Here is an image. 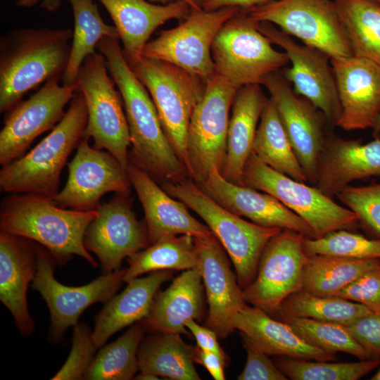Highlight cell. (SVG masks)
Instances as JSON below:
<instances>
[{
  "label": "cell",
  "mask_w": 380,
  "mask_h": 380,
  "mask_svg": "<svg viewBox=\"0 0 380 380\" xmlns=\"http://www.w3.org/2000/svg\"><path fill=\"white\" fill-rule=\"evenodd\" d=\"M118 40L104 37L96 49L106 61L125 108L129 161L163 183L186 179L187 170L169 142L151 95L129 66Z\"/></svg>",
  "instance_id": "cell-1"
},
{
  "label": "cell",
  "mask_w": 380,
  "mask_h": 380,
  "mask_svg": "<svg viewBox=\"0 0 380 380\" xmlns=\"http://www.w3.org/2000/svg\"><path fill=\"white\" fill-rule=\"evenodd\" d=\"M72 34L70 29H22L1 37V113L9 111L41 83L63 76Z\"/></svg>",
  "instance_id": "cell-2"
},
{
  "label": "cell",
  "mask_w": 380,
  "mask_h": 380,
  "mask_svg": "<svg viewBox=\"0 0 380 380\" xmlns=\"http://www.w3.org/2000/svg\"><path fill=\"white\" fill-rule=\"evenodd\" d=\"M96 215L97 210H75L40 196L12 194L1 202L0 227L37 242L49 251L57 265H63L77 255L96 267L98 262L84 243L85 232Z\"/></svg>",
  "instance_id": "cell-3"
},
{
  "label": "cell",
  "mask_w": 380,
  "mask_h": 380,
  "mask_svg": "<svg viewBox=\"0 0 380 380\" xmlns=\"http://www.w3.org/2000/svg\"><path fill=\"white\" fill-rule=\"evenodd\" d=\"M87 119L85 100L77 89L51 132L27 154L2 166L1 191L53 200L59 191L61 173L69 156L84 137Z\"/></svg>",
  "instance_id": "cell-4"
},
{
  "label": "cell",
  "mask_w": 380,
  "mask_h": 380,
  "mask_svg": "<svg viewBox=\"0 0 380 380\" xmlns=\"http://www.w3.org/2000/svg\"><path fill=\"white\" fill-rule=\"evenodd\" d=\"M162 188L200 216L229 255L243 290L255 279L262 251L282 229L248 222L227 210L193 180L167 182Z\"/></svg>",
  "instance_id": "cell-5"
},
{
  "label": "cell",
  "mask_w": 380,
  "mask_h": 380,
  "mask_svg": "<svg viewBox=\"0 0 380 380\" xmlns=\"http://www.w3.org/2000/svg\"><path fill=\"white\" fill-rule=\"evenodd\" d=\"M260 22L241 10L215 35L211 53L215 72L236 88L260 84L269 74L289 63L285 52L276 50L258 28Z\"/></svg>",
  "instance_id": "cell-6"
},
{
  "label": "cell",
  "mask_w": 380,
  "mask_h": 380,
  "mask_svg": "<svg viewBox=\"0 0 380 380\" xmlns=\"http://www.w3.org/2000/svg\"><path fill=\"white\" fill-rule=\"evenodd\" d=\"M128 63L149 92L164 132L187 170L188 127L193 110L203 94L205 81L157 59L141 57Z\"/></svg>",
  "instance_id": "cell-7"
},
{
  "label": "cell",
  "mask_w": 380,
  "mask_h": 380,
  "mask_svg": "<svg viewBox=\"0 0 380 380\" xmlns=\"http://www.w3.org/2000/svg\"><path fill=\"white\" fill-rule=\"evenodd\" d=\"M108 70L105 58L96 52L87 56L79 69L78 91L84 98L88 115L84 137L91 138L95 148L106 149L127 170L129 126L121 95L115 90V83Z\"/></svg>",
  "instance_id": "cell-8"
},
{
  "label": "cell",
  "mask_w": 380,
  "mask_h": 380,
  "mask_svg": "<svg viewBox=\"0 0 380 380\" xmlns=\"http://www.w3.org/2000/svg\"><path fill=\"white\" fill-rule=\"evenodd\" d=\"M244 186L272 195L305 220L317 238L331 232L354 228L356 213L320 191L270 167L252 153L244 166Z\"/></svg>",
  "instance_id": "cell-9"
},
{
  "label": "cell",
  "mask_w": 380,
  "mask_h": 380,
  "mask_svg": "<svg viewBox=\"0 0 380 380\" xmlns=\"http://www.w3.org/2000/svg\"><path fill=\"white\" fill-rule=\"evenodd\" d=\"M237 89L216 72L205 81L203 94L193 110L187 132V171L197 184L207 179L214 167L221 172L229 111Z\"/></svg>",
  "instance_id": "cell-10"
},
{
  "label": "cell",
  "mask_w": 380,
  "mask_h": 380,
  "mask_svg": "<svg viewBox=\"0 0 380 380\" xmlns=\"http://www.w3.org/2000/svg\"><path fill=\"white\" fill-rule=\"evenodd\" d=\"M245 11L331 59L353 56L333 0H273Z\"/></svg>",
  "instance_id": "cell-11"
},
{
  "label": "cell",
  "mask_w": 380,
  "mask_h": 380,
  "mask_svg": "<svg viewBox=\"0 0 380 380\" xmlns=\"http://www.w3.org/2000/svg\"><path fill=\"white\" fill-rule=\"evenodd\" d=\"M241 9L191 10L177 27L161 32L144 46L141 57L175 65L203 81L215 72L211 47L223 25Z\"/></svg>",
  "instance_id": "cell-12"
},
{
  "label": "cell",
  "mask_w": 380,
  "mask_h": 380,
  "mask_svg": "<svg viewBox=\"0 0 380 380\" xmlns=\"http://www.w3.org/2000/svg\"><path fill=\"white\" fill-rule=\"evenodd\" d=\"M37 269L32 287L46 301L50 312L49 338L60 342L66 330L75 327L82 313L96 303H106L119 290L124 281L126 269L105 273L90 283L80 286H68L54 277L56 264L44 246L37 245Z\"/></svg>",
  "instance_id": "cell-13"
},
{
  "label": "cell",
  "mask_w": 380,
  "mask_h": 380,
  "mask_svg": "<svg viewBox=\"0 0 380 380\" xmlns=\"http://www.w3.org/2000/svg\"><path fill=\"white\" fill-rule=\"evenodd\" d=\"M277 108L294 152L306 175L315 185L319 163L329 134L324 114L309 100L298 94L282 70L272 72L262 81Z\"/></svg>",
  "instance_id": "cell-14"
},
{
  "label": "cell",
  "mask_w": 380,
  "mask_h": 380,
  "mask_svg": "<svg viewBox=\"0 0 380 380\" xmlns=\"http://www.w3.org/2000/svg\"><path fill=\"white\" fill-rule=\"evenodd\" d=\"M305 238L298 232L282 229L269 241L255 279L243 290L246 303L271 315L289 296L301 290Z\"/></svg>",
  "instance_id": "cell-15"
},
{
  "label": "cell",
  "mask_w": 380,
  "mask_h": 380,
  "mask_svg": "<svg viewBox=\"0 0 380 380\" xmlns=\"http://www.w3.org/2000/svg\"><path fill=\"white\" fill-rule=\"evenodd\" d=\"M60 77L48 80L36 93L7 112L0 132L1 166L24 156L38 136L53 129L63 118L64 108L77 91L79 84L61 86Z\"/></svg>",
  "instance_id": "cell-16"
},
{
  "label": "cell",
  "mask_w": 380,
  "mask_h": 380,
  "mask_svg": "<svg viewBox=\"0 0 380 380\" xmlns=\"http://www.w3.org/2000/svg\"><path fill=\"white\" fill-rule=\"evenodd\" d=\"M258 28L287 55L291 66L282 72L296 93L320 110L328 124L336 125L341 107L331 58L316 48L298 43L272 23L260 22Z\"/></svg>",
  "instance_id": "cell-17"
},
{
  "label": "cell",
  "mask_w": 380,
  "mask_h": 380,
  "mask_svg": "<svg viewBox=\"0 0 380 380\" xmlns=\"http://www.w3.org/2000/svg\"><path fill=\"white\" fill-rule=\"evenodd\" d=\"M130 184L119 161L108 151L91 146L84 137L68 164L67 182L52 201L64 208L96 210L104 194H129Z\"/></svg>",
  "instance_id": "cell-18"
},
{
  "label": "cell",
  "mask_w": 380,
  "mask_h": 380,
  "mask_svg": "<svg viewBox=\"0 0 380 380\" xmlns=\"http://www.w3.org/2000/svg\"><path fill=\"white\" fill-rule=\"evenodd\" d=\"M128 196L116 194L101 203L85 232L84 246L99 258L103 274L120 270L125 258L149 246L146 223L137 219Z\"/></svg>",
  "instance_id": "cell-19"
},
{
  "label": "cell",
  "mask_w": 380,
  "mask_h": 380,
  "mask_svg": "<svg viewBox=\"0 0 380 380\" xmlns=\"http://www.w3.org/2000/svg\"><path fill=\"white\" fill-rule=\"evenodd\" d=\"M346 131L373 129L380 120V65L358 56L331 59Z\"/></svg>",
  "instance_id": "cell-20"
},
{
  "label": "cell",
  "mask_w": 380,
  "mask_h": 380,
  "mask_svg": "<svg viewBox=\"0 0 380 380\" xmlns=\"http://www.w3.org/2000/svg\"><path fill=\"white\" fill-rule=\"evenodd\" d=\"M194 239L198 254V268L209 306L206 325L224 338L235 330L232 319L246 305L243 289L231 270L226 251L216 236L213 234Z\"/></svg>",
  "instance_id": "cell-21"
},
{
  "label": "cell",
  "mask_w": 380,
  "mask_h": 380,
  "mask_svg": "<svg viewBox=\"0 0 380 380\" xmlns=\"http://www.w3.org/2000/svg\"><path fill=\"white\" fill-rule=\"evenodd\" d=\"M198 185L223 208L256 224L292 230L305 238H317L305 220L275 197L227 181L215 167L210 170L207 179Z\"/></svg>",
  "instance_id": "cell-22"
},
{
  "label": "cell",
  "mask_w": 380,
  "mask_h": 380,
  "mask_svg": "<svg viewBox=\"0 0 380 380\" xmlns=\"http://www.w3.org/2000/svg\"><path fill=\"white\" fill-rule=\"evenodd\" d=\"M126 171L144 209L149 245L171 236L188 234L201 238L213 234L189 213L184 203L175 200L146 171L131 161Z\"/></svg>",
  "instance_id": "cell-23"
},
{
  "label": "cell",
  "mask_w": 380,
  "mask_h": 380,
  "mask_svg": "<svg viewBox=\"0 0 380 380\" xmlns=\"http://www.w3.org/2000/svg\"><path fill=\"white\" fill-rule=\"evenodd\" d=\"M37 269V245L32 241L0 230V300L11 313L24 337L35 324L27 306V290Z\"/></svg>",
  "instance_id": "cell-24"
},
{
  "label": "cell",
  "mask_w": 380,
  "mask_h": 380,
  "mask_svg": "<svg viewBox=\"0 0 380 380\" xmlns=\"http://www.w3.org/2000/svg\"><path fill=\"white\" fill-rule=\"evenodd\" d=\"M376 176H380L379 138L362 144L329 134L314 186L333 198L352 182Z\"/></svg>",
  "instance_id": "cell-25"
},
{
  "label": "cell",
  "mask_w": 380,
  "mask_h": 380,
  "mask_svg": "<svg viewBox=\"0 0 380 380\" xmlns=\"http://www.w3.org/2000/svg\"><path fill=\"white\" fill-rule=\"evenodd\" d=\"M110 15L128 63L141 58L152 33L171 19L184 20L191 8L184 1L156 5L145 0H99Z\"/></svg>",
  "instance_id": "cell-26"
},
{
  "label": "cell",
  "mask_w": 380,
  "mask_h": 380,
  "mask_svg": "<svg viewBox=\"0 0 380 380\" xmlns=\"http://www.w3.org/2000/svg\"><path fill=\"white\" fill-rule=\"evenodd\" d=\"M172 275L171 270H160L134 278L120 294L110 298L95 317L92 339L96 348L120 329L146 319L159 288Z\"/></svg>",
  "instance_id": "cell-27"
},
{
  "label": "cell",
  "mask_w": 380,
  "mask_h": 380,
  "mask_svg": "<svg viewBox=\"0 0 380 380\" xmlns=\"http://www.w3.org/2000/svg\"><path fill=\"white\" fill-rule=\"evenodd\" d=\"M203 283L199 269L184 270L155 297L144 328L153 332L188 334L185 323L201 320L204 313Z\"/></svg>",
  "instance_id": "cell-28"
},
{
  "label": "cell",
  "mask_w": 380,
  "mask_h": 380,
  "mask_svg": "<svg viewBox=\"0 0 380 380\" xmlns=\"http://www.w3.org/2000/svg\"><path fill=\"white\" fill-rule=\"evenodd\" d=\"M260 84H248L237 89L232 106L226 153L220 173L227 181L243 185V172L262 111L268 100Z\"/></svg>",
  "instance_id": "cell-29"
},
{
  "label": "cell",
  "mask_w": 380,
  "mask_h": 380,
  "mask_svg": "<svg viewBox=\"0 0 380 380\" xmlns=\"http://www.w3.org/2000/svg\"><path fill=\"white\" fill-rule=\"evenodd\" d=\"M232 326L270 356L324 361H335L337 359L336 353L310 345L289 324L254 306L246 304L234 317Z\"/></svg>",
  "instance_id": "cell-30"
},
{
  "label": "cell",
  "mask_w": 380,
  "mask_h": 380,
  "mask_svg": "<svg viewBox=\"0 0 380 380\" xmlns=\"http://www.w3.org/2000/svg\"><path fill=\"white\" fill-rule=\"evenodd\" d=\"M194 350L179 334L156 332L139 344V370L173 380H199L194 365Z\"/></svg>",
  "instance_id": "cell-31"
},
{
  "label": "cell",
  "mask_w": 380,
  "mask_h": 380,
  "mask_svg": "<svg viewBox=\"0 0 380 380\" xmlns=\"http://www.w3.org/2000/svg\"><path fill=\"white\" fill-rule=\"evenodd\" d=\"M380 267V259L307 254L301 290L319 296H335L365 273Z\"/></svg>",
  "instance_id": "cell-32"
},
{
  "label": "cell",
  "mask_w": 380,
  "mask_h": 380,
  "mask_svg": "<svg viewBox=\"0 0 380 380\" xmlns=\"http://www.w3.org/2000/svg\"><path fill=\"white\" fill-rule=\"evenodd\" d=\"M251 153L274 170L299 182H308L270 97L262 111Z\"/></svg>",
  "instance_id": "cell-33"
},
{
  "label": "cell",
  "mask_w": 380,
  "mask_h": 380,
  "mask_svg": "<svg viewBox=\"0 0 380 380\" xmlns=\"http://www.w3.org/2000/svg\"><path fill=\"white\" fill-rule=\"evenodd\" d=\"M124 281L160 270H186L198 267V254L192 236L163 238L127 258Z\"/></svg>",
  "instance_id": "cell-34"
},
{
  "label": "cell",
  "mask_w": 380,
  "mask_h": 380,
  "mask_svg": "<svg viewBox=\"0 0 380 380\" xmlns=\"http://www.w3.org/2000/svg\"><path fill=\"white\" fill-rule=\"evenodd\" d=\"M353 55L380 65V5L372 0H333Z\"/></svg>",
  "instance_id": "cell-35"
},
{
  "label": "cell",
  "mask_w": 380,
  "mask_h": 380,
  "mask_svg": "<svg viewBox=\"0 0 380 380\" xmlns=\"http://www.w3.org/2000/svg\"><path fill=\"white\" fill-rule=\"evenodd\" d=\"M75 27L68 66L63 75V85L77 83L79 69L85 58L96 52L97 44L104 37L119 38L117 29L103 20L93 0H69Z\"/></svg>",
  "instance_id": "cell-36"
},
{
  "label": "cell",
  "mask_w": 380,
  "mask_h": 380,
  "mask_svg": "<svg viewBox=\"0 0 380 380\" xmlns=\"http://www.w3.org/2000/svg\"><path fill=\"white\" fill-rule=\"evenodd\" d=\"M373 312L365 305L339 296H319L299 290L289 296L270 316L295 317L348 324Z\"/></svg>",
  "instance_id": "cell-37"
},
{
  "label": "cell",
  "mask_w": 380,
  "mask_h": 380,
  "mask_svg": "<svg viewBox=\"0 0 380 380\" xmlns=\"http://www.w3.org/2000/svg\"><path fill=\"white\" fill-rule=\"evenodd\" d=\"M143 324L131 326L114 342L103 346L94 357L84 379L129 380L139 370L137 351L144 338Z\"/></svg>",
  "instance_id": "cell-38"
},
{
  "label": "cell",
  "mask_w": 380,
  "mask_h": 380,
  "mask_svg": "<svg viewBox=\"0 0 380 380\" xmlns=\"http://www.w3.org/2000/svg\"><path fill=\"white\" fill-rule=\"evenodd\" d=\"M303 340L325 351L350 354L360 360L368 357L347 327L341 324L310 318L289 317L281 319Z\"/></svg>",
  "instance_id": "cell-39"
},
{
  "label": "cell",
  "mask_w": 380,
  "mask_h": 380,
  "mask_svg": "<svg viewBox=\"0 0 380 380\" xmlns=\"http://www.w3.org/2000/svg\"><path fill=\"white\" fill-rule=\"evenodd\" d=\"M332 362L283 356L277 360V365L292 380H357L380 364V360L373 359L355 362Z\"/></svg>",
  "instance_id": "cell-40"
},
{
  "label": "cell",
  "mask_w": 380,
  "mask_h": 380,
  "mask_svg": "<svg viewBox=\"0 0 380 380\" xmlns=\"http://www.w3.org/2000/svg\"><path fill=\"white\" fill-rule=\"evenodd\" d=\"M340 229L322 236L305 238L303 249L307 254H322L357 259H380V239Z\"/></svg>",
  "instance_id": "cell-41"
},
{
  "label": "cell",
  "mask_w": 380,
  "mask_h": 380,
  "mask_svg": "<svg viewBox=\"0 0 380 380\" xmlns=\"http://www.w3.org/2000/svg\"><path fill=\"white\" fill-rule=\"evenodd\" d=\"M336 196L357 214L360 222L380 234V183L360 186L348 185Z\"/></svg>",
  "instance_id": "cell-42"
},
{
  "label": "cell",
  "mask_w": 380,
  "mask_h": 380,
  "mask_svg": "<svg viewBox=\"0 0 380 380\" xmlns=\"http://www.w3.org/2000/svg\"><path fill=\"white\" fill-rule=\"evenodd\" d=\"M96 349L90 327L85 323L78 322L73 327L72 344L69 356L51 379H84Z\"/></svg>",
  "instance_id": "cell-43"
},
{
  "label": "cell",
  "mask_w": 380,
  "mask_h": 380,
  "mask_svg": "<svg viewBox=\"0 0 380 380\" xmlns=\"http://www.w3.org/2000/svg\"><path fill=\"white\" fill-rule=\"evenodd\" d=\"M247 353L246 365L239 380H287L288 377L271 361L270 355L241 332Z\"/></svg>",
  "instance_id": "cell-44"
},
{
  "label": "cell",
  "mask_w": 380,
  "mask_h": 380,
  "mask_svg": "<svg viewBox=\"0 0 380 380\" xmlns=\"http://www.w3.org/2000/svg\"><path fill=\"white\" fill-rule=\"evenodd\" d=\"M334 296H339L367 307L380 313V267L355 279Z\"/></svg>",
  "instance_id": "cell-45"
},
{
  "label": "cell",
  "mask_w": 380,
  "mask_h": 380,
  "mask_svg": "<svg viewBox=\"0 0 380 380\" xmlns=\"http://www.w3.org/2000/svg\"><path fill=\"white\" fill-rule=\"evenodd\" d=\"M368 359L380 360V313L372 312L345 325Z\"/></svg>",
  "instance_id": "cell-46"
},
{
  "label": "cell",
  "mask_w": 380,
  "mask_h": 380,
  "mask_svg": "<svg viewBox=\"0 0 380 380\" xmlns=\"http://www.w3.org/2000/svg\"><path fill=\"white\" fill-rule=\"evenodd\" d=\"M185 327L195 337L197 346L200 349L215 353L226 358L225 353L217 341L218 336L214 330L201 326L194 319L187 321Z\"/></svg>",
  "instance_id": "cell-47"
},
{
  "label": "cell",
  "mask_w": 380,
  "mask_h": 380,
  "mask_svg": "<svg viewBox=\"0 0 380 380\" xmlns=\"http://www.w3.org/2000/svg\"><path fill=\"white\" fill-rule=\"evenodd\" d=\"M194 362L203 366L215 380H224L225 357L210 351L200 349L198 346L194 350Z\"/></svg>",
  "instance_id": "cell-48"
},
{
  "label": "cell",
  "mask_w": 380,
  "mask_h": 380,
  "mask_svg": "<svg viewBox=\"0 0 380 380\" xmlns=\"http://www.w3.org/2000/svg\"><path fill=\"white\" fill-rule=\"evenodd\" d=\"M273 0H205L202 4L204 11H214L224 7H236L246 11L267 4Z\"/></svg>",
  "instance_id": "cell-49"
},
{
  "label": "cell",
  "mask_w": 380,
  "mask_h": 380,
  "mask_svg": "<svg viewBox=\"0 0 380 380\" xmlns=\"http://www.w3.org/2000/svg\"><path fill=\"white\" fill-rule=\"evenodd\" d=\"M37 4L49 11H55L61 6L60 0H18L15 2L18 6L25 8L34 6Z\"/></svg>",
  "instance_id": "cell-50"
},
{
  "label": "cell",
  "mask_w": 380,
  "mask_h": 380,
  "mask_svg": "<svg viewBox=\"0 0 380 380\" xmlns=\"http://www.w3.org/2000/svg\"><path fill=\"white\" fill-rule=\"evenodd\" d=\"M152 2H161L163 4H166L167 2L170 1H184L186 3H187L189 6L191 8L192 10H201L202 8L198 6L196 4H195L193 0H149Z\"/></svg>",
  "instance_id": "cell-51"
},
{
  "label": "cell",
  "mask_w": 380,
  "mask_h": 380,
  "mask_svg": "<svg viewBox=\"0 0 380 380\" xmlns=\"http://www.w3.org/2000/svg\"><path fill=\"white\" fill-rule=\"evenodd\" d=\"M135 379H141V380H146V379H159L158 376L152 374H148V373H142L140 372L139 375H137L135 378Z\"/></svg>",
  "instance_id": "cell-52"
},
{
  "label": "cell",
  "mask_w": 380,
  "mask_h": 380,
  "mask_svg": "<svg viewBox=\"0 0 380 380\" xmlns=\"http://www.w3.org/2000/svg\"><path fill=\"white\" fill-rule=\"evenodd\" d=\"M380 132V120L376 127L374 129L373 134L374 137H376Z\"/></svg>",
  "instance_id": "cell-53"
},
{
  "label": "cell",
  "mask_w": 380,
  "mask_h": 380,
  "mask_svg": "<svg viewBox=\"0 0 380 380\" xmlns=\"http://www.w3.org/2000/svg\"><path fill=\"white\" fill-rule=\"evenodd\" d=\"M372 380H380V369L371 378Z\"/></svg>",
  "instance_id": "cell-54"
},
{
  "label": "cell",
  "mask_w": 380,
  "mask_h": 380,
  "mask_svg": "<svg viewBox=\"0 0 380 380\" xmlns=\"http://www.w3.org/2000/svg\"><path fill=\"white\" fill-rule=\"evenodd\" d=\"M205 0H193V1L198 6H199L200 7L202 6V4H203V2L205 1ZM202 8V7H201Z\"/></svg>",
  "instance_id": "cell-55"
},
{
  "label": "cell",
  "mask_w": 380,
  "mask_h": 380,
  "mask_svg": "<svg viewBox=\"0 0 380 380\" xmlns=\"http://www.w3.org/2000/svg\"><path fill=\"white\" fill-rule=\"evenodd\" d=\"M372 1L376 3L377 4L380 5V0H372Z\"/></svg>",
  "instance_id": "cell-56"
},
{
  "label": "cell",
  "mask_w": 380,
  "mask_h": 380,
  "mask_svg": "<svg viewBox=\"0 0 380 380\" xmlns=\"http://www.w3.org/2000/svg\"><path fill=\"white\" fill-rule=\"evenodd\" d=\"M376 137H378V138L380 139V132H379V134Z\"/></svg>",
  "instance_id": "cell-57"
}]
</instances>
